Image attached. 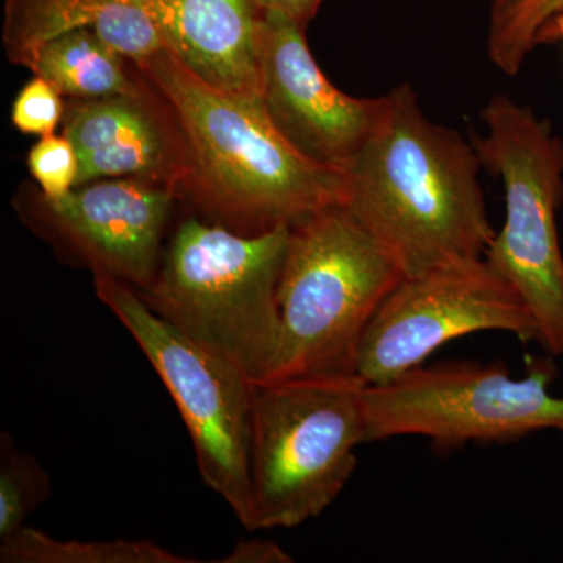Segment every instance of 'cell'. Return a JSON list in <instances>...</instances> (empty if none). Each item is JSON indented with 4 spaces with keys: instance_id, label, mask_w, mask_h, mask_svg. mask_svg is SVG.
<instances>
[{
    "instance_id": "obj_7",
    "label": "cell",
    "mask_w": 563,
    "mask_h": 563,
    "mask_svg": "<svg viewBox=\"0 0 563 563\" xmlns=\"http://www.w3.org/2000/svg\"><path fill=\"white\" fill-rule=\"evenodd\" d=\"M550 358L533 361L514 379L499 365L442 362L420 365L365 391L368 443L417 435L450 451L468 443H507L531 433L563 435V396L550 391Z\"/></svg>"
},
{
    "instance_id": "obj_17",
    "label": "cell",
    "mask_w": 563,
    "mask_h": 563,
    "mask_svg": "<svg viewBox=\"0 0 563 563\" xmlns=\"http://www.w3.org/2000/svg\"><path fill=\"white\" fill-rule=\"evenodd\" d=\"M563 13V0H492L487 52L493 65L517 76L543 29Z\"/></svg>"
},
{
    "instance_id": "obj_4",
    "label": "cell",
    "mask_w": 563,
    "mask_h": 563,
    "mask_svg": "<svg viewBox=\"0 0 563 563\" xmlns=\"http://www.w3.org/2000/svg\"><path fill=\"white\" fill-rule=\"evenodd\" d=\"M406 279L343 206L291 228L279 291L280 340L262 383L357 376L366 328Z\"/></svg>"
},
{
    "instance_id": "obj_5",
    "label": "cell",
    "mask_w": 563,
    "mask_h": 563,
    "mask_svg": "<svg viewBox=\"0 0 563 563\" xmlns=\"http://www.w3.org/2000/svg\"><path fill=\"white\" fill-rule=\"evenodd\" d=\"M366 387L358 376L255 384L247 531L296 528L339 498L368 443Z\"/></svg>"
},
{
    "instance_id": "obj_18",
    "label": "cell",
    "mask_w": 563,
    "mask_h": 563,
    "mask_svg": "<svg viewBox=\"0 0 563 563\" xmlns=\"http://www.w3.org/2000/svg\"><path fill=\"white\" fill-rule=\"evenodd\" d=\"M51 477L32 454L0 433V540L16 532L49 498Z\"/></svg>"
},
{
    "instance_id": "obj_10",
    "label": "cell",
    "mask_w": 563,
    "mask_h": 563,
    "mask_svg": "<svg viewBox=\"0 0 563 563\" xmlns=\"http://www.w3.org/2000/svg\"><path fill=\"white\" fill-rule=\"evenodd\" d=\"M177 196L140 179H106L49 198L22 188L13 207L66 263L143 291L155 279Z\"/></svg>"
},
{
    "instance_id": "obj_16",
    "label": "cell",
    "mask_w": 563,
    "mask_h": 563,
    "mask_svg": "<svg viewBox=\"0 0 563 563\" xmlns=\"http://www.w3.org/2000/svg\"><path fill=\"white\" fill-rule=\"evenodd\" d=\"M2 563H196L151 540H58L22 526L0 540Z\"/></svg>"
},
{
    "instance_id": "obj_23",
    "label": "cell",
    "mask_w": 563,
    "mask_h": 563,
    "mask_svg": "<svg viewBox=\"0 0 563 563\" xmlns=\"http://www.w3.org/2000/svg\"><path fill=\"white\" fill-rule=\"evenodd\" d=\"M107 7H128V5H141L147 7L150 0H99Z\"/></svg>"
},
{
    "instance_id": "obj_9",
    "label": "cell",
    "mask_w": 563,
    "mask_h": 563,
    "mask_svg": "<svg viewBox=\"0 0 563 563\" xmlns=\"http://www.w3.org/2000/svg\"><path fill=\"white\" fill-rule=\"evenodd\" d=\"M476 332L537 339L536 322L520 296L485 258L406 277L366 328L357 376L372 387L390 384L443 344Z\"/></svg>"
},
{
    "instance_id": "obj_15",
    "label": "cell",
    "mask_w": 563,
    "mask_h": 563,
    "mask_svg": "<svg viewBox=\"0 0 563 563\" xmlns=\"http://www.w3.org/2000/svg\"><path fill=\"white\" fill-rule=\"evenodd\" d=\"M33 76L49 81L63 98L96 99L139 90L141 70L91 29L63 33L33 55Z\"/></svg>"
},
{
    "instance_id": "obj_21",
    "label": "cell",
    "mask_w": 563,
    "mask_h": 563,
    "mask_svg": "<svg viewBox=\"0 0 563 563\" xmlns=\"http://www.w3.org/2000/svg\"><path fill=\"white\" fill-rule=\"evenodd\" d=\"M295 559L279 544L266 540H251L233 548L231 554L221 559V563H291Z\"/></svg>"
},
{
    "instance_id": "obj_11",
    "label": "cell",
    "mask_w": 563,
    "mask_h": 563,
    "mask_svg": "<svg viewBox=\"0 0 563 563\" xmlns=\"http://www.w3.org/2000/svg\"><path fill=\"white\" fill-rule=\"evenodd\" d=\"M307 27L266 13L261 35V98L269 120L302 155L343 173L368 139L380 98H352L324 76Z\"/></svg>"
},
{
    "instance_id": "obj_8",
    "label": "cell",
    "mask_w": 563,
    "mask_h": 563,
    "mask_svg": "<svg viewBox=\"0 0 563 563\" xmlns=\"http://www.w3.org/2000/svg\"><path fill=\"white\" fill-rule=\"evenodd\" d=\"M95 292L131 333L172 395L190 433L203 483L228 503L247 531L254 380L152 312L131 285L95 276Z\"/></svg>"
},
{
    "instance_id": "obj_6",
    "label": "cell",
    "mask_w": 563,
    "mask_h": 563,
    "mask_svg": "<svg viewBox=\"0 0 563 563\" xmlns=\"http://www.w3.org/2000/svg\"><path fill=\"white\" fill-rule=\"evenodd\" d=\"M483 121L487 133L473 144L506 195V218L485 262L520 296L536 322V342L550 357H563V141L509 96H493Z\"/></svg>"
},
{
    "instance_id": "obj_14",
    "label": "cell",
    "mask_w": 563,
    "mask_h": 563,
    "mask_svg": "<svg viewBox=\"0 0 563 563\" xmlns=\"http://www.w3.org/2000/svg\"><path fill=\"white\" fill-rule=\"evenodd\" d=\"M77 29H91L133 63L165 47L147 7H107L99 0H7L2 31L7 58L29 69L43 44Z\"/></svg>"
},
{
    "instance_id": "obj_1",
    "label": "cell",
    "mask_w": 563,
    "mask_h": 563,
    "mask_svg": "<svg viewBox=\"0 0 563 563\" xmlns=\"http://www.w3.org/2000/svg\"><path fill=\"white\" fill-rule=\"evenodd\" d=\"M135 65L179 125L188 174L177 201L196 217L261 235L343 206L344 174L296 150L274 128L261 96L213 87L166 47Z\"/></svg>"
},
{
    "instance_id": "obj_13",
    "label": "cell",
    "mask_w": 563,
    "mask_h": 563,
    "mask_svg": "<svg viewBox=\"0 0 563 563\" xmlns=\"http://www.w3.org/2000/svg\"><path fill=\"white\" fill-rule=\"evenodd\" d=\"M166 49L213 87L261 96L263 14L254 0H150Z\"/></svg>"
},
{
    "instance_id": "obj_20",
    "label": "cell",
    "mask_w": 563,
    "mask_h": 563,
    "mask_svg": "<svg viewBox=\"0 0 563 563\" xmlns=\"http://www.w3.org/2000/svg\"><path fill=\"white\" fill-rule=\"evenodd\" d=\"M66 102L60 92L38 76H33L18 92L11 107V122L25 135L46 136L60 128Z\"/></svg>"
},
{
    "instance_id": "obj_2",
    "label": "cell",
    "mask_w": 563,
    "mask_h": 563,
    "mask_svg": "<svg viewBox=\"0 0 563 563\" xmlns=\"http://www.w3.org/2000/svg\"><path fill=\"white\" fill-rule=\"evenodd\" d=\"M481 166L474 144L428 120L412 87L399 85L344 169L343 207L406 277L481 261L496 235Z\"/></svg>"
},
{
    "instance_id": "obj_22",
    "label": "cell",
    "mask_w": 563,
    "mask_h": 563,
    "mask_svg": "<svg viewBox=\"0 0 563 563\" xmlns=\"http://www.w3.org/2000/svg\"><path fill=\"white\" fill-rule=\"evenodd\" d=\"M262 14H282L288 20L309 27L324 0H254Z\"/></svg>"
},
{
    "instance_id": "obj_19",
    "label": "cell",
    "mask_w": 563,
    "mask_h": 563,
    "mask_svg": "<svg viewBox=\"0 0 563 563\" xmlns=\"http://www.w3.org/2000/svg\"><path fill=\"white\" fill-rule=\"evenodd\" d=\"M27 166L36 187L49 198H60L77 187L79 157L63 133L41 136L29 152Z\"/></svg>"
},
{
    "instance_id": "obj_3",
    "label": "cell",
    "mask_w": 563,
    "mask_h": 563,
    "mask_svg": "<svg viewBox=\"0 0 563 563\" xmlns=\"http://www.w3.org/2000/svg\"><path fill=\"white\" fill-rule=\"evenodd\" d=\"M291 228L242 235L188 214L163 250L147 307L255 384L272 368L280 340L279 291Z\"/></svg>"
},
{
    "instance_id": "obj_12",
    "label": "cell",
    "mask_w": 563,
    "mask_h": 563,
    "mask_svg": "<svg viewBox=\"0 0 563 563\" xmlns=\"http://www.w3.org/2000/svg\"><path fill=\"white\" fill-rule=\"evenodd\" d=\"M141 76L139 90L66 102L62 133L79 157L77 187L140 179L168 187L177 196L187 179V150L176 118L161 92Z\"/></svg>"
}]
</instances>
